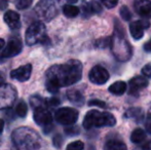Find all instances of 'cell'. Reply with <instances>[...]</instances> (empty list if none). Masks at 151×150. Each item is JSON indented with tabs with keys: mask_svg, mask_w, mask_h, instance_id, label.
Instances as JSON below:
<instances>
[{
	"mask_svg": "<svg viewBox=\"0 0 151 150\" xmlns=\"http://www.w3.org/2000/svg\"><path fill=\"white\" fill-rule=\"evenodd\" d=\"M81 76L82 65L77 60H70L65 64L55 65L46 72V90L56 94L62 86L71 85L79 81Z\"/></svg>",
	"mask_w": 151,
	"mask_h": 150,
	"instance_id": "6da1fadb",
	"label": "cell"
},
{
	"mask_svg": "<svg viewBox=\"0 0 151 150\" xmlns=\"http://www.w3.org/2000/svg\"><path fill=\"white\" fill-rule=\"evenodd\" d=\"M12 141L18 148L33 149L40 147V139L34 131L28 128H21L12 133Z\"/></svg>",
	"mask_w": 151,
	"mask_h": 150,
	"instance_id": "7a4b0ae2",
	"label": "cell"
},
{
	"mask_svg": "<svg viewBox=\"0 0 151 150\" xmlns=\"http://www.w3.org/2000/svg\"><path fill=\"white\" fill-rule=\"evenodd\" d=\"M83 128L90 130L91 128H102V126H114L116 119L109 112H100L98 110H91L86 114L83 119Z\"/></svg>",
	"mask_w": 151,
	"mask_h": 150,
	"instance_id": "3957f363",
	"label": "cell"
},
{
	"mask_svg": "<svg viewBox=\"0 0 151 150\" xmlns=\"http://www.w3.org/2000/svg\"><path fill=\"white\" fill-rule=\"evenodd\" d=\"M25 39L28 45H33L38 42L44 43L45 41H50V39L46 36L45 26L42 22H34L33 24H31L26 31Z\"/></svg>",
	"mask_w": 151,
	"mask_h": 150,
	"instance_id": "277c9868",
	"label": "cell"
},
{
	"mask_svg": "<svg viewBox=\"0 0 151 150\" xmlns=\"http://www.w3.org/2000/svg\"><path fill=\"white\" fill-rule=\"evenodd\" d=\"M60 0H40L35 6V12L40 19L50 21L58 14Z\"/></svg>",
	"mask_w": 151,
	"mask_h": 150,
	"instance_id": "5b68a950",
	"label": "cell"
},
{
	"mask_svg": "<svg viewBox=\"0 0 151 150\" xmlns=\"http://www.w3.org/2000/svg\"><path fill=\"white\" fill-rule=\"evenodd\" d=\"M55 116L59 123L64 124V126H71L77 121L78 111L70 107H63L56 111Z\"/></svg>",
	"mask_w": 151,
	"mask_h": 150,
	"instance_id": "8992f818",
	"label": "cell"
},
{
	"mask_svg": "<svg viewBox=\"0 0 151 150\" xmlns=\"http://www.w3.org/2000/svg\"><path fill=\"white\" fill-rule=\"evenodd\" d=\"M34 120L38 126H52V117L50 111L43 107L42 105H38V106L34 107Z\"/></svg>",
	"mask_w": 151,
	"mask_h": 150,
	"instance_id": "52a82bcc",
	"label": "cell"
},
{
	"mask_svg": "<svg viewBox=\"0 0 151 150\" xmlns=\"http://www.w3.org/2000/svg\"><path fill=\"white\" fill-rule=\"evenodd\" d=\"M23 44L22 41L19 37H12L8 41L7 45L5 46V48L3 50V52H1V59H8L12 58V57L19 55L22 52Z\"/></svg>",
	"mask_w": 151,
	"mask_h": 150,
	"instance_id": "ba28073f",
	"label": "cell"
},
{
	"mask_svg": "<svg viewBox=\"0 0 151 150\" xmlns=\"http://www.w3.org/2000/svg\"><path fill=\"white\" fill-rule=\"evenodd\" d=\"M109 77V72L101 66H95L93 68H91L90 74H88V78H90L91 81L95 84H98V85L106 83Z\"/></svg>",
	"mask_w": 151,
	"mask_h": 150,
	"instance_id": "9c48e42d",
	"label": "cell"
},
{
	"mask_svg": "<svg viewBox=\"0 0 151 150\" xmlns=\"http://www.w3.org/2000/svg\"><path fill=\"white\" fill-rule=\"evenodd\" d=\"M32 73V66L31 64H27L24 66H21L20 68L16 69V70H12L10 72V77L12 79H16L18 81L24 82L30 78Z\"/></svg>",
	"mask_w": 151,
	"mask_h": 150,
	"instance_id": "30bf717a",
	"label": "cell"
},
{
	"mask_svg": "<svg viewBox=\"0 0 151 150\" xmlns=\"http://www.w3.org/2000/svg\"><path fill=\"white\" fill-rule=\"evenodd\" d=\"M134 7L138 14L144 18L151 17V1L150 0H135Z\"/></svg>",
	"mask_w": 151,
	"mask_h": 150,
	"instance_id": "8fae6325",
	"label": "cell"
},
{
	"mask_svg": "<svg viewBox=\"0 0 151 150\" xmlns=\"http://www.w3.org/2000/svg\"><path fill=\"white\" fill-rule=\"evenodd\" d=\"M148 85V80L144 76H136L132 78L129 82V93L131 94H137L141 90L145 88Z\"/></svg>",
	"mask_w": 151,
	"mask_h": 150,
	"instance_id": "7c38bea8",
	"label": "cell"
},
{
	"mask_svg": "<svg viewBox=\"0 0 151 150\" xmlns=\"http://www.w3.org/2000/svg\"><path fill=\"white\" fill-rule=\"evenodd\" d=\"M4 22L12 30H17L21 27L20 14L14 10H7L4 14Z\"/></svg>",
	"mask_w": 151,
	"mask_h": 150,
	"instance_id": "4fadbf2b",
	"label": "cell"
},
{
	"mask_svg": "<svg viewBox=\"0 0 151 150\" xmlns=\"http://www.w3.org/2000/svg\"><path fill=\"white\" fill-rule=\"evenodd\" d=\"M102 11V5L100 4V2L98 1H91L90 3L84 4L83 5V12H84V17L86 16H91L93 14H100Z\"/></svg>",
	"mask_w": 151,
	"mask_h": 150,
	"instance_id": "5bb4252c",
	"label": "cell"
},
{
	"mask_svg": "<svg viewBox=\"0 0 151 150\" xmlns=\"http://www.w3.org/2000/svg\"><path fill=\"white\" fill-rule=\"evenodd\" d=\"M144 30H145V29L142 27V25L140 24L139 21L131 23V25H129V32H131L134 39H136V40H139L143 37Z\"/></svg>",
	"mask_w": 151,
	"mask_h": 150,
	"instance_id": "9a60e30c",
	"label": "cell"
},
{
	"mask_svg": "<svg viewBox=\"0 0 151 150\" xmlns=\"http://www.w3.org/2000/svg\"><path fill=\"white\" fill-rule=\"evenodd\" d=\"M67 98L70 102L73 104H76L78 106H81L84 102V98L81 95V93L77 90H70L67 92Z\"/></svg>",
	"mask_w": 151,
	"mask_h": 150,
	"instance_id": "2e32d148",
	"label": "cell"
},
{
	"mask_svg": "<svg viewBox=\"0 0 151 150\" xmlns=\"http://www.w3.org/2000/svg\"><path fill=\"white\" fill-rule=\"evenodd\" d=\"M109 92L115 96H121L127 90V83L124 81H116L109 86Z\"/></svg>",
	"mask_w": 151,
	"mask_h": 150,
	"instance_id": "e0dca14e",
	"label": "cell"
},
{
	"mask_svg": "<svg viewBox=\"0 0 151 150\" xmlns=\"http://www.w3.org/2000/svg\"><path fill=\"white\" fill-rule=\"evenodd\" d=\"M146 140V132L142 128H136L131 135V142L134 144H141Z\"/></svg>",
	"mask_w": 151,
	"mask_h": 150,
	"instance_id": "ac0fdd59",
	"label": "cell"
},
{
	"mask_svg": "<svg viewBox=\"0 0 151 150\" xmlns=\"http://www.w3.org/2000/svg\"><path fill=\"white\" fill-rule=\"evenodd\" d=\"M79 8L72 4H66L63 6V12L67 18H75L79 14Z\"/></svg>",
	"mask_w": 151,
	"mask_h": 150,
	"instance_id": "d6986e66",
	"label": "cell"
},
{
	"mask_svg": "<svg viewBox=\"0 0 151 150\" xmlns=\"http://www.w3.org/2000/svg\"><path fill=\"white\" fill-rule=\"evenodd\" d=\"M105 148L108 150H125L127 145L119 140H110L106 143Z\"/></svg>",
	"mask_w": 151,
	"mask_h": 150,
	"instance_id": "ffe728a7",
	"label": "cell"
},
{
	"mask_svg": "<svg viewBox=\"0 0 151 150\" xmlns=\"http://www.w3.org/2000/svg\"><path fill=\"white\" fill-rule=\"evenodd\" d=\"M27 112H28V107H27L26 103H25L24 101L19 102L16 107V113L18 114L20 117H25V116L27 115Z\"/></svg>",
	"mask_w": 151,
	"mask_h": 150,
	"instance_id": "44dd1931",
	"label": "cell"
},
{
	"mask_svg": "<svg viewBox=\"0 0 151 150\" xmlns=\"http://www.w3.org/2000/svg\"><path fill=\"white\" fill-rule=\"evenodd\" d=\"M33 0H17L16 1V6L18 9H26V8L30 7Z\"/></svg>",
	"mask_w": 151,
	"mask_h": 150,
	"instance_id": "7402d4cb",
	"label": "cell"
},
{
	"mask_svg": "<svg viewBox=\"0 0 151 150\" xmlns=\"http://www.w3.org/2000/svg\"><path fill=\"white\" fill-rule=\"evenodd\" d=\"M110 43H111V37H104V38H101V39L97 40L95 45L97 46V47L104 48V47H107L108 45H110Z\"/></svg>",
	"mask_w": 151,
	"mask_h": 150,
	"instance_id": "603a6c76",
	"label": "cell"
},
{
	"mask_svg": "<svg viewBox=\"0 0 151 150\" xmlns=\"http://www.w3.org/2000/svg\"><path fill=\"white\" fill-rule=\"evenodd\" d=\"M119 14H120V17H121V18H122L124 21H129V20L132 19V14H131V11H129V8H127L125 5L121 6Z\"/></svg>",
	"mask_w": 151,
	"mask_h": 150,
	"instance_id": "cb8c5ba5",
	"label": "cell"
},
{
	"mask_svg": "<svg viewBox=\"0 0 151 150\" xmlns=\"http://www.w3.org/2000/svg\"><path fill=\"white\" fill-rule=\"evenodd\" d=\"M84 148V144L81 141H75V142H72L71 144H69L67 146L68 150H81Z\"/></svg>",
	"mask_w": 151,
	"mask_h": 150,
	"instance_id": "d4e9b609",
	"label": "cell"
},
{
	"mask_svg": "<svg viewBox=\"0 0 151 150\" xmlns=\"http://www.w3.org/2000/svg\"><path fill=\"white\" fill-rule=\"evenodd\" d=\"M102 2V4L106 6L107 8H113L117 5L118 0H100Z\"/></svg>",
	"mask_w": 151,
	"mask_h": 150,
	"instance_id": "484cf974",
	"label": "cell"
},
{
	"mask_svg": "<svg viewBox=\"0 0 151 150\" xmlns=\"http://www.w3.org/2000/svg\"><path fill=\"white\" fill-rule=\"evenodd\" d=\"M142 73L146 77H151V62L146 64L145 66L142 68Z\"/></svg>",
	"mask_w": 151,
	"mask_h": 150,
	"instance_id": "4316f807",
	"label": "cell"
},
{
	"mask_svg": "<svg viewBox=\"0 0 151 150\" xmlns=\"http://www.w3.org/2000/svg\"><path fill=\"white\" fill-rule=\"evenodd\" d=\"M46 105L50 107H56L60 104V100L57 98H50V99H47V101H45Z\"/></svg>",
	"mask_w": 151,
	"mask_h": 150,
	"instance_id": "83f0119b",
	"label": "cell"
},
{
	"mask_svg": "<svg viewBox=\"0 0 151 150\" xmlns=\"http://www.w3.org/2000/svg\"><path fill=\"white\" fill-rule=\"evenodd\" d=\"M145 128H146V132H147L148 134H151V112H149L147 119H146Z\"/></svg>",
	"mask_w": 151,
	"mask_h": 150,
	"instance_id": "f1b7e54d",
	"label": "cell"
},
{
	"mask_svg": "<svg viewBox=\"0 0 151 150\" xmlns=\"http://www.w3.org/2000/svg\"><path fill=\"white\" fill-rule=\"evenodd\" d=\"M65 132H66V134L71 135V136H74V135H78V133H79V131H78V128H76L75 126H72L71 128H66Z\"/></svg>",
	"mask_w": 151,
	"mask_h": 150,
	"instance_id": "f546056e",
	"label": "cell"
},
{
	"mask_svg": "<svg viewBox=\"0 0 151 150\" xmlns=\"http://www.w3.org/2000/svg\"><path fill=\"white\" fill-rule=\"evenodd\" d=\"M88 105H90V106H99V107H102V108H104V107L106 106L105 103L102 102V101H99V100H93V101H91V102L88 103Z\"/></svg>",
	"mask_w": 151,
	"mask_h": 150,
	"instance_id": "4dcf8cb0",
	"label": "cell"
},
{
	"mask_svg": "<svg viewBox=\"0 0 151 150\" xmlns=\"http://www.w3.org/2000/svg\"><path fill=\"white\" fill-rule=\"evenodd\" d=\"M8 0H0V10H4L7 8Z\"/></svg>",
	"mask_w": 151,
	"mask_h": 150,
	"instance_id": "1f68e13d",
	"label": "cell"
},
{
	"mask_svg": "<svg viewBox=\"0 0 151 150\" xmlns=\"http://www.w3.org/2000/svg\"><path fill=\"white\" fill-rule=\"evenodd\" d=\"M144 50L147 52H151V39L144 44Z\"/></svg>",
	"mask_w": 151,
	"mask_h": 150,
	"instance_id": "d6a6232c",
	"label": "cell"
},
{
	"mask_svg": "<svg viewBox=\"0 0 151 150\" xmlns=\"http://www.w3.org/2000/svg\"><path fill=\"white\" fill-rule=\"evenodd\" d=\"M4 81H5V78H4V74L0 72V86H2L4 84Z\"/></svg>",
	"mask_w": 151,
	"mask_h": 150,
	"instance_id": "836d02e7",
	"label": "cell"
},
{
	"mask_svg": "<svg viewBox=\"0 0 151 150\" xmlns=\"http://www.w3.org/2000/svg\"><path fill=\"white\" fill-rule=\"evenodd\" d=\"M3 128H4V121L2 119H0V134L2 133Z\"/></svg>",
	"mask_w": 151,
	"mask_h": 150,
	"instance_id": "e575fe53",
	"label": "cell"
},
{
	"mask_svg": "<svg viewBox=\"0 0 151 150\" xmlns=\"http://www.w3.org/2000/svg\"><path fill=\"white\" fill-rule=\"evenodd\" d=\"M4 46V40L2 38H0V50Z\"/></svg>",
	"mask_w": 151,
	"mask_h": 150,
	"instance_id": "d590c367",
	"label": "cell"
},
{
	"mask_svg": "<svg viewBox=\"0 0 151 150\" xmlns=\"http://www.w3.org/2000/svg\"><path fill=\"white\" fill-rule=\"evenodd\" d=\"M68 1H70V2H76L77 0H68Z\"/></svg>",
	"mask_w": 151,
	"mask_h": 150,
	"instance_id": "8d00e7d4",
	"label": "cell"
}]
</instances>
